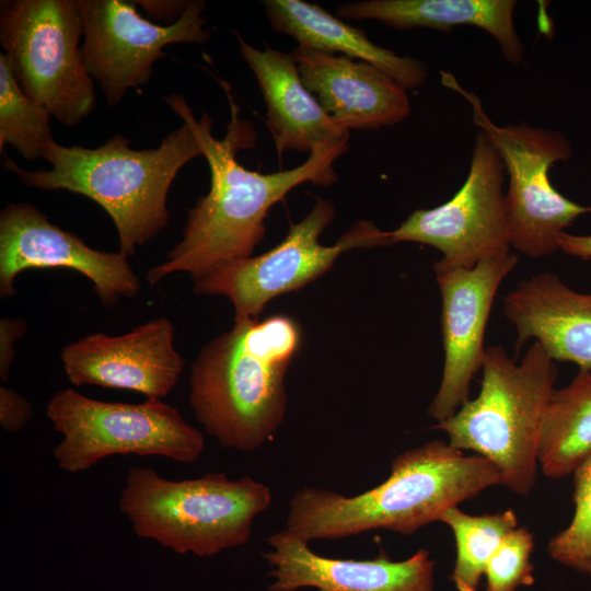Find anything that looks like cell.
<instances>
[{"instance_id":"83f0119b","label":"cell","mask_w":591,"mask_h":591,"mask_svg":"<svg viewBox=\"0 0 591 591\" xmlns=\"http://www.w3.org/2000/svg\"><path fill=\"white\" fill-rule=\"evenodd\" d=\"M27 331L22 318H2L0 321V379L5 381L10 374L15 355V343Z\"/></svg>"},{"instance_id":"44dd1931","label":"cell","mask_w":591,"mask_h":591,"mask_svg":"<svg viewBox=\"0 0 591 591\" xmlns=\"http://www.w3.org/2000/svg\"><path fill=\"white\" fill-rule=\"evenodd\" d=\"M263 3L271 28L294 38L298 46L368 62L407 91L426 82L428 70L421 60L378 46L363 30L320 5L301 0H265Z\"/></svg>"},{"instance_id":"7402d4cb","label":"cell","mask_w":591,"mask_h":591,"mask_svg":"<svg viewBox=\"0 0 591 591\" xmlns=\"http://www.w3.org/2000/svg\"><path fill=\"white\" fill-rule=\"evenodd\" d=\"M591 454V371H578L569 384L556 389L547 407L538 465L552 479L572 475Z\"/></svg>"},{"instance_id":"5b68a950","label":"cell","mask_w":591,"mask_h":591,"mask_svg":"<svg viewBox=\"0 0 591 591\" xmlns=\"http://www.w3.org/2000/svg\"><path fill=\"white\" fill-rule=\"evenodd\" d=\"M478 395L432 428L449 443L488 460L501 485L519 496L534 488L545 414L558 376L554 361L533 341L519 362L499 345L486 347Z\"/></svg>"},{"instance_id":"cb8c5ba5","label":"cell","mask_w":591,"mask_h":591,"mask_svg":"<svg viewBox=\"0 0 591 591\" xmlns=\"http://www.w3.org/2000/svg\"><path fill=\"white\" fill-rule=\"evenodd\" d=\"M49 112L28 99L18 85L7 56L0 54V151L7 144L25 160L43 159L45 147L55 140Z\"/></svg>"},{"instance_id":"5bb4252c","label":"cell","mask_w":591,"mask_h":591,"mask_svg":"<svg viewBox=\"0 0 591 591\" xmlns=\"http://www.w3.org/2000/svg\"><path fill=\"white\" fill-rule=\"evenodd\" d=\"M518 262L510 252L470 269L434 271L442 301L444 350L441 382L428 408L437 422L468 402L472 380L483 366L485 331L496 293Z\"/></svg>"},{"instance_id":"2e32d148","label":"cell","mask_w":591,"mask_h":591,"mask_svg":"<svg viewBox=\"0 0 591 591\" xmlns=\"http://www.w3.org/2000/svg\"><path fill=\"white\" fill-rule=\"evenodd\" d=\"M263 557L275 581L270 591H436V560L425 548L404 560H392L381 549L372 559H341L314 553L309 542L281 530L268 536Z\"/></svg>"},{"instance_id":"ffe728a7","label":"cell","mask_w":591,"mask_h":591,"mask_svg":"<svg viewBox=\"0 0 591 591\" xmlns=\"http://www.w3.org/2000/svg\"><path fill=\"white\" fill-rule=\"evenodd\" d=\"M515 5L514 0H363L341 3L336 12L340 19L374 20L401 31L476 26L497 42L509 65L519 66L525 50L514 26Z\"/></svg>"},{"instance_id":"4fadbf2b","label":"cell","mask_w":591,"mask_h":591,"mask_svg":"<svg viewBox=\"0 0 591 591\" xmlns=\"http://www.w3.org/2000/svg\"><path fill=\"white\" fill-rule=\"evenodd\" d=\"M35 268L79 271L93 282L106 306L120 298L137 297L141 286L127 255L90 247L79 236L53 224L31 204H9L0 215L1 297L14 296L16 276Z\"/></svg>"},{"instance_id":"7c38bea8","label":"cell","mask_w":591,"mask_h":591,"mask_svg":"<svg viewBox=\"0 0 591 591\" xmlns=\"http://www.w3.org/2000/svg\"><path fill=\"white\" fill-rule=\"evenodd\" d=\"M79 5L82 59L109 106L118 105L128 90L149 82L153 65L165 55L167 45L201 44L210 36L202 0L188 1L182 15L169 25L142 18L131 1L79 0Z\"/></svg>"},{"instance_id":"e0dca14e","label":"cell","mask_w":591,"mask_h":591,"mask_svg":"<svg viewBox=\"0 0 591 591\" xmlns=\"http://www.w3.org/2000/svg\"><path fill=\"white\" fill-rule=\"evenodd\" d=\"M290 54L304 86L343 129H379L409 115L407 90L381 69L303 46Z\"/></svg>"},{"instance_id":"603a6c76","label":"cell","mask_w":591,"mask_h":591,"mask_svg":"<svg viewBox=\"0 0 591 591\" xmlns=\"http://www.w3.org/2000/svg\"><path fill=\"white\" fill-rule=\"evenodd\" d=\"M438 521L451 529L455 540L456 555L450 581L456 591H477L489 558L502 540L518 528L517 514L508 509L475 515L455 506L443 511Z\"/></svg>"},{"instance_id":"d6986e66","label":"cell","mask_w":591,"mask_h":591,"mask_svg":"<svg viewBox=\"0 0 591 591\" xmlns=\"http://www.w3.org/2000/svg\"><path fill=\"white\" fill-rule=\"evenodd\" d=\"M236 37L264 97L267 127L279 157L287 150L310 154L320 148L348 146L349 131L339 127L304 86L291 54L269 46L258 49L240 34Z\"/></svg>"},{"instance_id":"52a82bcc","label":"cell","mask_w":591,"mask_h":591,"mask_svg":"<svg viewBox=\"0 0 591 591\" xmlns=\"http://www.w3.org/2000/svg\"><path fill=\"white\" fill-rule=\"evenodd\" d=\"M82 37L79 0L1 1L0 43L18 85L66 127L81 124L96 103Z\"/></svg>"},{"instance_id":"ac0fdd59","label":"cell","mask_w":591,"mask_h":591,"mask_svg":"<svg viewBox=\"0 0 591 591\" xmlns=\"http://www.w3.org/2000/svg\"><path fill=\"white\" fill-rule=\"evenodd\" d=\"M503 314L514 327L518 349L533 339L554 361L591 371V293L544 271L523 279L503 298Z\"/></svg>"},{"instance_id":"8992f818","label":"cell","mask_w":591,"mask_h":591,"mask_svg":"<svg viewBox=\"0 0 591 591\" xmlns=\"http://www.w3.org/2000/svg\"><path fill=\"white\" fill-rule=\"evenodd\" d=\"M271 499L270 488L250 476L211 472L170 480L150 467H131L118 507L138 537L207 557L247 543Z\"/></svg>"},{"instance_id":"3957f363","label":"cell","mask_w":591,"mask_h":591,"mask_svg":"<svg viewBox=\"0 0 591 591\" xmlns=\"http://www.w3.org/2000/svg\"><path fill=\"white\" fill-rule=\"evenodd\" d=\"M302 340L286 314L234 318L192 366L189 404L206 432L227 449L260 448L287 409L286 374Z\"/></svg>"},{"instance_id":"f546056e","label":"cell","mask_w":591,"mask_h":591,"mask_svg":"<svg viewBox=\"0 0 591 591\" xmlns=\"http://www.w3.org/2000/svg\"><path fill=\"white\" fill-rule=\"evenodd\" d=\"M137 4H141L148 13H151L158 19H169L175 15H181L188 1H136Z\"/></svg>"},{"instance_id":"7a4b0ae2","label":"cell","mask_w":591,"mask_h":591,"mask_svg":"<svg viewBox=\"0 0 591 591\" xmlns=\"http://www.w3.org/2000/svg\"><path fill=\"white\" fill-rule=\"evenodd\" d=\"M497 485L500 473L488 460L432 440L397 454L389 477L362 494L298 489L289 500L285 530L309 543L380 529L410 535Z\"/></svg>"},{"instance_id":"9c48e42d","label":"cell","mask_w":591,"mask_h":591,"mask_svg":"<svg viewBox=\"0 0 591 591\" xmlns=\"http://www.w3.org/2000/svg\"><path fill=\"white\" fill-rule=\"evenodd\" d=\"M46 415L62 439L53 454L69 473L88 471L112 455H159L193 463L202 453V433L161 399L140 404L103 402L73 389L58 391Z\"/></svg>"},{"instance_id":"4316f807","label":"cell","mask_w":591,"mask_h":591,"mask_svg":"<svg viewBox=\"0 0 591 591\" xmlns=\"http://www.w3.org/2000/svg\"><path fill=\"white\" fill-rule=\"evenodd\" d=\"M32 418V406L26 397L12 389L0 387V425L11 433L21 431Z\"/></svg>"},{"instance_id":"9a60e30c","label":"cell","mask_w":591,"mask_h":591,"mask_svg":"<svg viewBox=\"0 0 591 591\" xmlns=\"http://www.w3.org/2000/svg\"><path fill=\"white\" fill-rule=\"evenodd\" d=\"M174 334L172 321L158 317L119 336H84L63 347L60 358L76 386L123 389L161 399L177 384L184 368Z\"/></svg>"},{"instance_id":"30bf717a","label":"cell","mask_w":591,"mask_h":591,"mask_svg":"<svg viewBox=\"0 0 591 591\" xmlns=\"http://www.w3.org/2000/svg\"><path fill=\"white\" fill-rule=\"evenodd\" d=\"M335 207L316 197L310 212L290 225L287 236L271 250L217 265L192 277L197 294L224 296L234 318H258L273 299L296 291L325 274L344 252L390 245L387 232L369 221L356 222L334 245L320 236L332 223Z\"/></svg>"},{"instance_id":"ba28073f","label":"cell","mask_w":591,"mask_h":591,"mask_svg":"<svg viewBox=\"0 0 591 591\" xmlns=\"http://www.w3.org/2000/svg\"><path fill=\"white\" fill-rule=\"evenodd\" d=\"M441 81L467 101L474 124L503 162L509 176L505 202L510 246L532 258L560 251L565 230L591 212V207L571 201L551 183V167L572 155L567 137L528 123L499 126L486 114L478 96L463 89L453 74L441 71Z\"/></svg>"},{"instance_id":"d4e9b609","label":"cell","mask_w":591,"mask_h":591,"mask_svg":"<svg viewBox=\"0 0 591 591\" xmlns=\"http://www.w3.org/2000/svg\"><path fill=\"white\" fill-rule=\"evenodd\" d=\"M573 513L547 544L556 563L591 579V454L573 471Z\"/></svg>"},{"instance_id":"f1b7e54d","label":"cell","mask_w":591,"mask_h":591,"mask_svg":"<svg viewBox=\"0 0 591 591\" xmlns=\"http://www.w3.org/2000/svg\"><path fill=\"white\" fill-rule=\"evenodd\" d=\"M559 248L567 255L591 263V235L565 232L559 240Z\"/></svg>"},{"instance_id":"6da1fadb","label":"cell","mask_w":591,"mask_h":591,"mask_svg":"<svg viewBox=\"0 0 591 591\" xmlns=\"http://www.w3.org/2000/svg\"><path fill=\"white\" fill-rule=\"evenodd\" d=\"M221 85L230 104L222 139L212 136L210 116L202 112L197 119L183 95L173 93L164 99L198 140L209 165L210 188L189 209L182 240L163 263L148 271L151 286L174 273L195 277L222 263L252 256L265 236V219L276 202L303 183L328 187L338 179L334 162L348 146L316 149L297 167L269 174L240 164L236 152L253 147L256 132L241 118L230 85L223 81Z\"/></svg>"},{"instance_id":"277c9868","label":"cell","mask_w":591,"mask_h":591,"mask_svg":"<svg viewBox=\"0 0 591 591\" xmlns=\"http://www.w3.org/2000/svg\"><path fill=\"white\" fill-rule=\"evenodd\" d=\"M121 134L97 148L63 147L51 140L43 151L51 167L27 171L7 159L3 166L25 186L83 195L111 217L119 252L128 257L158 235L170 220L172 183L185 164L202 157L192 129L183 123L158 148L134 150Z\"/></svg>"},{"instance_id":"484cf974","label":"cell","mask_w":591,"mask_h":591,"mask_svg":"<svg viewBox=\"0 0 591 591\" xmlns=\"http://www.w3.org/2000/svg\"><path fill=\"white\" fill-rule=\"evenodd\" d=\"M534 534L525 526H518L500 543L489 558L484 577L486 591H518L535 583L531 556Z\"/></svg>"},{"instance_id":"8fae6325","label":"cell","mask_w":591,"mask_h":591,"mask_svg":"<svg viewBox=\"0 0 591 591\" xmlns=\"http://www.w3.org/2000/svg\"><path fill=\"white\" fill-rule=\"evenodd\" d=\"M505 165L488 137L477 132L464 184L447 202L414 211L387 232L391 244L414 242L441 253L433 270L470 269L510 253Z\"/></svg>"}]
</instances>
